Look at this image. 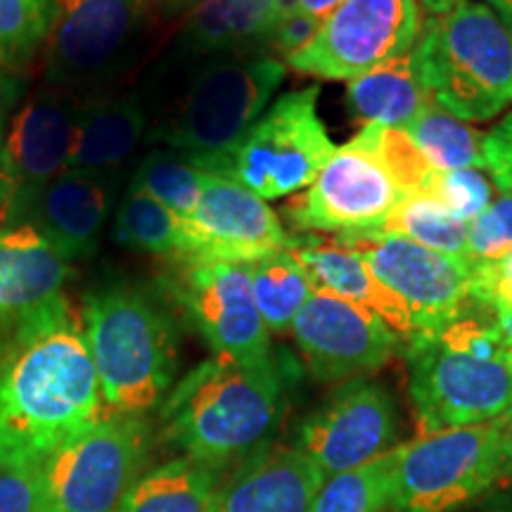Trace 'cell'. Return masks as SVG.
Wrapping results in <instances>:
<instances>
[{
	"label": "cell",
	"instance_id": "14",
	"mask_svg": "<svg viewBox=\"0 0 512 512\" xmlns=\"http://www.w3.org/2000/svg\"><path fill=\"white\" fill-rule=\"evenodd\" d=\"M169 292L214 356L245 366L275 361L271 332L254 302L249 264H181Z\"/></svg>",
	"mask_w": 512,
	"mask_h": 512
},
{
	"label": "cell",
	"instance_id": "22",
	"mask_svg": "<svg viewBox=\"0 0 512 512\" xmlns=\"http://www.w3.org/2000/svg\"><path fill=\"white\" fill-rule=\"evenodd\" d=\"M72 268L27 223H0V332L62 297Z\"/></svg>",
	"mask_w": 512,
	"mask_h": 512
},
{
	"label": "cell",
	"instance_id": "18",
	"mask_svg": "<svg viewBox=\"0 0 512 512\" xmlns=\"http://www.w3.org/2000/svg\"><path fill=\"white\" fill-rule=\"evenodd\" d=\"M86 98L46 83L12 112L3 128V169L10 190L3 219L67 171L76 121Z\"/></svg>",
	"mask_w": 512,
	"mask_h": 512
},
{
	"label": "cell",
	"instance_id": "33",
	"mask_svg": "<svg viewBox=\"0 0 512 512\" xmlns=\"http://www.w3.org/2000/svg\"><path fill=\"white\" fill-rule=\"evenodd\" d=\"M55 0H0V69L19 72L43 50Z\"/></svg>",
	"mask_w": 512,
	"mask_h": 512
},
{
	"label": "cell",
	"instance_id": "40",
	"mask_svg": "<svg viewBox=\"0 0 512 512\" xmlns=\"http://www.w3.org/2000/svg\"><path fill=\"white\" fill-rule=\"evenodd\" d=\"M24 86H27V81L22 76L0 69V133H3L5 124L10 121L12 112H15L17 102L22 100Z\"/></svg>",
	"mask_w": 512,
	"mask_h": 512
},
{
	"label": "cell",
	"instance_id": "32",
	"mask_svg": "<svg viewBox=\"0 0 512 512\" xmlns=\"http://www.w3.org/2000/svg\"><path fill=\"white\" fill-rule=\"evenodd\" d=\"M396 448L373 463L325 479L309 512H387L394 489Z\"/></svg>",
	"mask_w": 512,
	"mask_h": 512
},
{
	"label": "cell",
	"instance_id": "39",
	"mask_svg": "<svg viewBox=\"0 0 512 512\" xmlns=\"http://www.w3.org/2000/svg\"><path fill=\"white\" fill-rule=\"evenodd\" d=\"M486 171L498 190H512V110L486 133Z\"/></svg>",
	"mask_w": 512,
	"mask_h": 512
},
{
	"label": "cell",
	"instance_id": "27",
	"mask_svg": "<svg viewBox=\"0 0 512 512\" xmlns=\"http://www.w3.org/2000/svg\"><path fill=\"white\" fill-rule=\"evenodd\" d=\"M254 302L271 335L290 332L294 318L313 294L309 273L290 249H280L249 264Z\"/></svg>",
	"mask_w": 512,
	"mask_h": 512
},
{
	"label": "cell",
	"instance_id": "30",
	"mask_svg": "<svg viewBox=\"0 0 512 512\" xmlns=\"http://www.w3.org/2000/svg\"><path fill=\"white\" fill-rule=\"evenodd\" d=\"M204 178H207V169H202L190 155L155 147L140 159L128 185L152 195L183 221L197 207Z\"/></svg>",
	"mask_w": 512,
	"mask_h": 512
},
{
	"label": "cell",
	"instance_id": "7",
	"mask_svg": "<svg viewBox=\"0 0 512 512\" xmlns=\"http://www.w3.org/2000/svg\"><path fill=\"white\" fill-rule=\"evenodd\" d=\"M512 477V444L503 415L396 446L387 512H453Z\"/></svg>",
	"mask_w": 512,
	"mask_h": 512
},
{
	"label": "cell",
	"instance_id": "31",
	"mask_svg": "<svg viewBox=\"0 0 512 512\" xmlns=\"http://www.w3.org/2000/svg\"><path fill=\"white\" fill-rule=\"evenodd\" d=\"M112 238L126 249L159 256H178L181 219L152 195L128 185L124 200L114 214Z\"/></svg>",
	"mask_w": 512,
	"mask_h": 512
},
{
	"label": "cell",
	"instance_id": "13",
	"mask_svg": "<svg viewBox=\"0 0 512 512\" xmlns=\"http://www.w3.org/2000/svg\"><path fill=\"white\" fill-rule=\"evenodd\" d=\"M356 249L382 285L406 304L418 335L444 330L472 304V273L460 261L394 233L335 235Z\"/></svg>",
	"mask_w": 512,
	"mask_h": 512
},
{
	"label": "cell",
	"instance_id": "4",
	"mask_svg": "<svg viewBox=\"0 0 512 512\" xmlns=\"http://www.w3.org/2000/svg\"><path fill=\"white\" fill-rule=\"evenodd\" d=\"M81 325L105 413L147 415L162 406L178 368V335L164 306L140 287L110 285L86 294Z\"/></svg>",
	"mask_w": 512,
	"mask_h": 512
},
{
	"label": "cell",
	"instance_id": "36",
	"mask_svg": "<svg viewBox=\"0 0 512 512\" xmlns=\"http://www.w3.org/2000/svg\"><path fill=\"white\" fill-rule=\"evenodd\" d=\"M496 185L479 169L439 171L434 169L427 178L422 195L437 200L446 211H451L458 221L470 223L475 216L491 204Z\"/></svg>",
	"mask_w": 512,
	"mask_h": 512
},
{
	"label": "cell",
	"instance_id": "37",
	"mask_svg": "<svg viewBox=\"0 0 512 512\" xmlns=\"http://www.w3.org/2000/svg\"><path fill=\"white\" fill-rule=\"evenodd\" d=\"M0 512H46L43 465H0Z\"/></svg>",
	"mask_w": 512,
	"mask_h": 512
},
{
	"label": "cell",
	"instance_id": "15",
	"mask_svg": "<svg viewBox=\"0 0 512 512\" xmlns=\"http://www.w3.org/2000/svg\"><path fill=\"white\" fill-rule=\"evenodd\" d=\"M399 415L392 394L373 380H349L299 425L294 448L325 479L373 463L399 444Z\"/></svg>",
	"mask_w": 512,
	"mask_h": 512
},
{
	"label": "cell",
	"instance_id": "21",
	"mask_svg": "<svg viewBox=\"0 0 512 512\" xmlns=\"http://www.w3.org/2000/svg\"><path fill=\"white\" fill-rule=\"evenodd\" d=\"M287 249L309 273L313 290L330 292L373 311L401 337L403 344L418 337L406 304L375 278L356 249L347 247L337 238H318V235H290Z\"/></svg>",
	"mask_w": 512,
	"mask_h": 512
},
{
	"label": "cell",
	"instance_id": "44",
	"mask_svg": "<svg viewBox=\"0 0 512 512\" xmlns=\"http://www.w3.org/2000/svg\"><path fill=\"white\" fill-rule=\"evenodd\" d=\"M8 181H5V169H3V133H0V214H3L5 204H8Z\"/></svg>",
	"mask_w": 512,
	"mask_h": 512
},
{
	"label": "cell",
	"instance_id": "17",
	"mask_svg": "<svg viewBox=\"0 0 512 512\" xmlns=\"http://www.w3.org/2000/svg\"><path fill=\"white\" fill-rule=\"evenodd\" d=\"M290 332L313 380L325 384L377 373L403 344L373 311L320 290H313Z\"/></svg>",
	"mask_w": 512,
	"mask_h": 512
},
{
	"label": "cell",
	"instance_id": "5",
	"mask_svg": "<svg viewBox=\"0 0 512 512\" xmlns=\"http://www.w3.org/2000/svg\"><path fill=\"white\" fill-rule=\"evenodd\" d=\"M413 57L430 102L451 117L489 121L512 105V31L486 3L422 22Z\"/></svg>",
	"mask_w": 512,
	"mask_h": 512
},
{
	"label": "cell",
	"instance_id": "35",
	"mask_svg": "<svg viewBox=\"0 0 512 512\" xmlns=\"http://www.w3.org/2000/svg\"><path fill=\"white\" fill-rule=\"evenodd\" d=\"M361 133L373 145L382 164L387 166V171L392 174L394 183L399 185L403 197L418 195L425 188L427 178H430L434 169L403 128L363 126Z\"/></svg>",
	"mask_w": 512,
	"mask_h": 512
},
{
	"label": "cell",
	"instance_id": "26",
	"mask_svg": "<svg viewBox=\"0 0 512 512\" xmlns=\"http://www.w3.org/2000/svg\"><path fill=\"white\" fill-rule=\"evenodd\" d=\"M221 482L223 472L178 456L147 470L117 512H214Z\"/></svg>",
	"mask_w": 512,
	"mask_h": 512
},
{
	"label": "cell",
	"instance_id": "23",
	"mask_svg": "<svg viewBox=\"0 0 512 512\" xmlns=\"http://www.w3.org/2000/svg\"><path fill=\"white\" fill-rule=\"evenodd\" d=\"M150 131V112L140 93L88 95L76 121L67 171L117 178Z\"/></svg>",
	"mask_w": 512,
	"mask_h": 512
},
{
	"label": "cell",
	"instance_id": "11",
	"mask_svg": "<svg viewBox=\"0 0 512 512\" xmlns=\"http://www.w3.org/2000/svg\"><path fill=\"white\" fill-rule=\"evenodd\" d=\"M420 29L418 0H344L285 67L313 79L354 81L413 50Z\"/></svg>",
	"mask_w": 512,
	"mask_h": 512
},
{
	"label": "cell",
	"instance_id": "25",
	"mask_svg": "<svg viewBox=\"0 0 512 512\" xmlns=\"http://www.w3.org/2000/svg\"><path fill=\"white\" fill-rule=\"evenodd\" d=\"M347 102L358 124L406 128L430 105V95L415 69L413 50L349 81Z\"/></svg>",
	"mask_w": 512,
	"mask_h": 512
},
{
	"label": "cell",
	"instance_id": "16",
	"mask_svg": "<svg viewBox=\"0 0 512 512\" xmlns=\"http://www.w3.org/2000/svg\"><path fill=\"white\" fill-rule=\"evenodd\" d=\"M290 245L283 221L266 200L226 176L211 174L200 200L181 221V264H254Z\"/></svg>",
	"mask_w": 512,
	"mask_h": 512
},
{
	"label": "cell",
	"instance_id": "19",
	"mask_svg": "<svg viewBox=\"0 0 512 512\" xmlns=\"http://www.w3.org/2000/svg\"><path fill=\"white\" fill-rule=\"evenodd\" d=\"M117 178L64 171L0 223L36 228L64 261H86L98 252L110 221Z\"/></svg>",
	"mask_w": 512,
	"mask_h": 512
},
{
	"label": "cell",
	"instance_id": "34",
	"mask_svg": "<svg viewBox=\"0 0 512 512\" xmlns=\"http://www.w3.org/2000/svg\"><path fill=\"white\" fill-rule=\"evenodd\" d=\"M512 252V190L486 207L482 214L467 223V268L477 271L498 264Z\"/></svg>",
	"mask_w": 512,
	"mask_h": 512
},
{
	"label": "cell",
	"instance_id": "38",
	"mask_svg": "<svg viewBox=\"0 0 512 512\" xmlns=\"http://www.w3.org/2000/svg\"><path fill=\"white\" fill-rule=\"evenodd\" d=\"M472 299L494 309L498 318L512 325V252L472 275Z\"/></svg>",
	"mask_w": 512,
	"mask_h": 512
},
{
	"label": "cell",
	"instance_id": "41",
	"mask_svg": "<svg viewBox=\"0 0 512 512\" xmlns=\"http://www.w3.org/2000/svg\"><path fill=\"white\" fill-rule=\"evenodd\" d=\"M342 3L344 0H280L278 17L297 12V15H306L323 24Z\"/></svg>",
	"mask_w": 512,
	"mask_h": 512
},
{
	"label": "cell",
	"instance_id": "3",
	"mask_svg": "<svg viewBox=\"0 0 512 512\" xmlns=\"http://www.w3.org/2000/svg\"><path fill=\"white\" fill-rule=\"evenodd\" d=\"M408 392L420 434L482 425L512 403V325L472 304L434 335L406 344Z\"/></svg>",
	"mask_w": 512,
	"mask_h": 512
},
{
	"label": "cell",
	"instance_id": "20",
	"mask_svg": "<svg viewBox=\"0 0 512 512\" xmlns=\"http://www.w3.org/2000/svg\"><path fill=\"white\" fill-rule=\"evenodd\" d=\"M323 484L325 475L302 451L268 444L223 477L214 512H309Z\"/></svg>",
	"mask_w": 512,
	"mask_h": 512
},
{
	"label": "cell",
	"instance_id": "28",
	"mask_svg": "<svg viewBox=\"0 0 512 512\" xmlns=\"http://www.w3.org/2000/svg\"><path fill=\"white\" fill-rule=\"evenodd\" d=\"M403 131L411 136L415 147L432 164V169H486V133L451 117L434 102H430Z\"/></svg>",
	"mask_w": 512,
	"mask_h": 512
},
{
	"label": "cell",
	"instance_id": "29",
	"mask_svg": "<svg viewBox=\"0 0 512 512\" xmlns=\"http://www.w3.org/2000/svg\"><path fill=\"white\" fill-rule=\"evenodd\" d=\"M380 230L418 242L467 266V223L458 221L451 211L422 192L403 197Z\"/></svg>",
	"mask_w": 512,
	"mask_h": 512
},
{
	"label": "cell",
	"instance_id": "43",
	"mask_svg": "<svg viewBox=\"0 0 512 512\" xmlns=\"http://www.w3.org/2000/svg\"><path fill=\"white\" fill-rule=\"evenodd\" d=\"M484 3L494 8L496 15L505 22V27L512 31V0H484Z\"/></svg>",
	"mask_w": 512,
	"mask_h": 512
},
{
	"label": "cell",
	"instance_id": "8",
	"mask_svg": "<svg viewBox=\"0 0 512 512\" xmlns=\"http://www.w3.org/2000/svg\"><path fill=\"white\" fill-rule=\"evenodd\" d=\"M318 88L280 95L226 155L195 159L271 202L302 192L337 150L318 117Z\"/></svg>",
	"mask_w": 512,
	"mask_h": 512
},
{
	"label": "cell",
	"instance_id": "10",
	"mask_svg": "<svg viewBox=\"0 0 512 512\" xmlns=\"http://www.w3.org/2000/svg\"><path fill=\"white\" fill-rule=\"evenodd\" d=\"M150 0H55L46 83L83 95L131 60Z\"/></svg>",
	"mask_w": 512,
	"mask_h": 512
},
{
	"label": "cell",
	"instance_id": "45",
	"mask_svg": "<svg viewBox=\"0 0 512 512\" xmlns=\"http://www.w3.org/2000/svg\"><path fill=\"white\" fill-rule=\"evenodd\" d=\"M152 3H157L159 8L169 12H181V10H190L197 0H152Z\"/></svg>",
	"mask_w": 512,
	"mask_h": 512
},
{
	"label": "cell",
	"instance_id": "42",
	"mask_svg": "<svg viewBox=\"0 0 512 512\" xmlns=\"http://www.w3.org/2000/svg\"><path fill=\"white\" fill-rule=\"evenodd\" d=\"M420 3L422 8L430 12V17H434V15H444V12L453 10L456 5L465 3V0H420Z\"/></svg>",
	"mask_w": 512,
	"mask_h": 512
},
{
	"label": "cell",
	"instance_id": "12",
	"mask_svg": "<svg viewBox=\"0 0 512 512\" xmlns=\"http://www.w3.org/2000/svg\"><path fill=\"white\" fill-rule=\"evenodd\" d=\"M403 192L361 131L337 147L309 188L287 202L285 219L302 233L356 235L380 230Z\"/></svg>",
	"mask_w": 512,
	"mask_h": 512
},
{
	"label": "cell",
	"instance_id": "6",
	"mask_svg": "<svg viewBox=\"0 0 512 512\" xmlns=\"http://www.w3.org/2000/svg\"><path fill=\"white\" fill-rule=\"evenodd\" d=\"M285 72V62L273 55L235 53L204 60L150 124L147 140L195 159L226 155L268 110Z\"/></svg>",
	"mask_w": 512,
	"mask_h": 512
},
{
	"label": "cell",
	"instance_id": "46",
	"mask_svg": "<svg viewBox=\"0 0 512 512\" xmlns=\"http://www.w3.org/2000/svg\"><path fill=\"white\" fill-rule=\"evenodd\" d=\"M503 420H505V430H508V437H510V444H512V403H510L508 413L503 415Z\"/></svg>",
	"mask_w": 512,
	"mask_h": 512
},
{
	"label": "cell",
	"instance_id": "24",
	"mask_svg": "<svg viewBox=\"0 0 512 512\" xmlns=\"http://www.w3.org/2000/svg\"><path fill=\"white\" fill-rule=\"evenodd\" d=\"M278 10L280 0H197L185 17L174 55L190 64L266 46Z\"/></svg>",
	"mask_w": 512,
	"mask_h": 512
},
{
	"label": "cell",
	"instance_id": "2",
	"mask_svg": "<svg viewBox=\"0 0 512 512\" xmlns=\"http://www.w3.org/2000/svg\"><path fill=\"white\" fill-rule=\"evenodd\" d=\"M285 411L278 363L245 366L211 356L181 377L159 406V437L181 458L228 470L271 444Z\"/></svg>",
	"mask_w": 512,
	"mask_h": 512
},
{
	"label": "cell",
	"instance_id": "9",
	"mask_svg": "<svg viewBox=\"0 0 512 512\" xmlns=\"http://www.w3.org/2000/svg\"><path fill=\"white\" fill-rule=\"evenodd\" d=\"M150 451L147 415L105 413L43 463L46 512H117Z\"/></svg>",
	"mask_w": 512,
	"mask_h": 512
},
{
	"label": "cell",
	"instance_id": "1",
	"mask_svg": "<svg viewBox=\"0 0 512 512\" xmlns=\"http://www.w3.org/2000/svg\"><path fill=\"white\" fill-rule=\"evenodd\" d=\"M102 415L81 316L64 294L0 332V465H43Z\"/></svg>",
	"mask_w": 512,
	"mask_h": 512
}]
</instances>
